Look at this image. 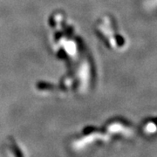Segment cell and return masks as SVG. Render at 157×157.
<instances>
[{"label":"cell","mask_w":157,"mask_h":157,"mask_svg":"<svg viewBox=\"0 0 157 157\" xmlns=\"http://www.w3.org/2000/svg\"><path fill=\"white\" fill-rule=\"evenodd\" d=\"M146 130L147 132H149L150 134H153V132L155 134V132L156 131V125L155 123H149L148 126L146 127Z\"/></svg>","instance_id":"obj_1"}]
</instances>
